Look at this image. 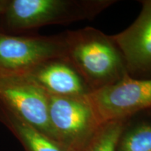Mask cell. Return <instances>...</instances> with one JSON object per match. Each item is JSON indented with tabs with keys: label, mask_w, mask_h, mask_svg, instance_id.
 Instances as JSON below:
<instances>
[{
	"label": "cell",
	"mask_w": 151,
	"mask_h": 151,
	"mask_svg": "<svg viewBox=\"0 0 151 151\" xmlns=\"http://www.w3.org/2000/svg\"><path fill=\"white\" fill-rule=\"evenodd\" d=\"M49 119L57 141L69 151L86 150L104 124L88 95H49Z\"/></svg>",
	"instance_id": "obj_3"
},
{
	"label": "cell",
	"mask_w": 151,
	"mask_h": 151,
	"mask_svg": "<svg viewBox=\"0 0 151 151\" xmlns=\"http://www.w3.org/2000/svg\"><path fill=\"white\" fill-rule=\"evenodd\" d=\"M88 98L104 123L129 120L151 108V79L127 75L115 83L92 92Z\"/></svg>",
	"instance_id": "obj_5"
},
{
	"label": "cell",
	"mask_w": 151,
	"mask_h": 151,
	"mask_svg": "<svg viewBox=\"0 0 151 151\" xmlns=\"http://www.w3.org/2000/svg\"><path fill=\"white\" fill-rule=\"evenodd\" d=\"M26 74L49 95L84 97L92 90L67 56L48 60Z\"/></svg>",
	"instance_id": "obj_8"
},
{
	"label": "cell",
	"mask_w": 151,
	"mask_h": 151,
	"mask_svg": "<svg viewBox=\"0 0 151 151\" xmlns=\"http://www.w3.org/2000/svg\"><path fill=\"white\" fill-rule=\"evenodd\" d=\"M145 113H147V114L149 115V116H151V108L150 109H148V110L145 111Z\"/></svg>",
	"instance_id": "obj_13"
},
{
	"label": "cell",
	"mask_w": 151,
	"mask_h": 151,
	"mask_svg": "<svg viewBox=\"0 0 151 151\" xmlns=\"http://www.w3.org/2000/svg\"><path fill=\"white\" fill-rule=\"evenodd\" d=\"M63 34L67 58L92 92L129 75L123 56L111 36L90 27Z\"/></svg>",
	"instance_id": "obj_1"
},
{
	"label": "cell",
	"mask_w": 151,
	"mask_h": 151,
	"mask_svg": "<svg viewBox=\"0 0 151 151\" xmlns=\"http://www.w3.org/2000/svg\"><path fill=\"white\" fill-rule=\"evenodd\" d=\"M4 4V0H0V14L2 12Z\"/></svg>",
	"instance_id": "obj_12"
},
{
	"label": "cell",
	"mask_w": 151,
	"mask_h": 151,
	"mask_svg": "<svg viewBox=\"0 0 151 151\" xmlns=\"http://www.w3.org/2000/svg\"><path fill=\"white\" fill-rule=\"evenodd\" d=\"M147 114V113H146ZM132 127L128 123L118 141L116 151H151V116Z\"/></svg>",
	"instance_id": "obj_10"
},
{
	"label": "cell",
	"mask_w": 151,
	"mask_h": 151,
	"mask_svg": "<svg viewBox=\"0 0 151 151\" xmlns=\"http://www.w3.org/2000/svg\"><path fill=\"white\" fill-rule=\"evenodd\" d=\"M115 0H4L0 33H22L52 24L92 20Z\"/></svg>",
	"instance_id": "obj_2"
},
{
	"label": "cell",
	"mask_w": 151,
	"mask_h": 151,
	"mask_svg": "<svg viewBox=\"0 0 151 151\" xmlns=\"http://www.w3.org/2000/svg\"><path fill=\"white\" fill-rule=\"evenodd\" d=\"M128 121L120 120L104 122L85 151H116Z\"/></svg>",
	"instance_id": "obj_11"
},
{
	"label": "cell",
	"mask_w": 151,
	"mask_h": 151,
	"mask_svg": "<svg viewBox=\"0 0 151 151\" xmlns=\"http://www.w3.org/2000/svg\"><path fill=\"white\" fill-rule=\"evenodd\" d=\"M0 102L32 127L58 141L49 119V94L27 75L0 71Z\"/></svg>",
	"instance_id": "obj_4"
},
{
	"label": "cell",
	"mask_w": 151,
	"mask_h": 151,
	"mask_svg": "<svg viewBox=\"0 0 151 151\" xmlns=\"http://www.w3.org/2000/svg\"><path fill=\"white\" fill-rule=\"evenodd\" d=\"M141 10L131 25L111 36L132 78L151 79V0L139 1Z\"/></svg>",
	"instance_id": "obj_7"
},
{
	"label": "cell",
	"mask_w": 151,
	"mask_h": 151,
	"mask_svg": "<svg viewBox=\"0 0 151 151\" xmlns=\"http://www.w3.org/2000/svg\"><path fill=\"white\" fill-rule=\"evenodd\" d=\"M67 56L62 33L56 36H14L0 33V71L25 73L46 60Z\"/></svg>",
	"instance_id": "obj_6"
},
{
	"label": "cell",
	"mask_w": 151,
	"mask_h": 151,
	"mask_svg": "<svg viewBox=\"0 0 151 151\" xmlns=\"http://www.w3.org/2000/svg\"><path fill=\"white\" fill-rule=\"evenodd\" d=\"M0 121L16 136L25 151H69L61 143L24 122L1 102Z\"/></svg>",
	"instance_id": "obj_9"
}]
</instances>
